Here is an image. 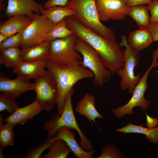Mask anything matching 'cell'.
Returning a JSON list of instances; mask_svg holds the SVG:
<instances>
[{"label": "cell", "mask_w": 158, "mask_h": 158, "mask_svg": "<svg viewBox=\"0 0 158 158\" xmlns=\"http://www.w3.org/2000/svg\"><path fill=\"white\" fill-rule=\"evenodd\" d=\"M64 20L68 28L77 37L87 42L98 52L112 75L123 68V51L115 40L106 38L84 26L74 16L67 17Z\"/></svg>", "instance_id": "obj_1"}, {"label": "cell", "mask_w": 158, "mask_h": 158, "mask_svg": "<svg viewBox=\"0 0 158 158\" xmlns=\"http://www.w3.org/2000/svg\"><path fill=\"white\" fill-rule=\"evenodd\" d=\"M47 71L56 92L58 113L62 114L67 96L78 81L94 77L93 73L81 65H61L46 59Z\"/></svg>", "instance_id": "obj_2"}, {"label": "cell", "mask_w": 158, "mask_h": 158, "mask_svg": "<svg viewBox=\"0 0 158 158\" xmlns=\"http://www.w3.org/2000/svg\"><path fill=\"white\" fill-rule=\"evenodd\" d=\"M65 6L74 11L75 17L84 26L106 38L116 40L114 31L102 24L99 20L96 0H69Z\"/></svg>", "instance_id": "obj_3"}, {"label": "cell", "mask_w": 158, "mask_h": 158, "mask_svg": "<svg viewBox=\"0 0 158 158\" xmlns=\"http://www.w3.org/2000/svg\"><path fill=\"white\" fill-rule=\"evenodd\" d=\"M74 93V90L73 88L67 96L61 114H56L52 118L44 123L43 128L47 131V138L56 134L62 126H65L75 129L80 138V146L85 150L90 151L93 149L92 142L83 133L75 116L71 101L72 97Z\"/></svg>", "instance_id": "obj_4"}, {"label": "cell", "mask_w": 158, "mask_h": 158, "mask_svg": "<svg viewBox=\"0 0 158 158\" xmlns=\"http://www.w3.org/2000/svg\"><path fill=\"white\" fill-rule=\"evenodd\" d=\"M75 50L83 57L81 66L88 68L94 74L92 82L95 86H102L112 75L106 66L98 52L84 40L76 37L74 45Z\"/></svg>", "instance_id": "obj_5"}, {"label": "cell", "mask_w": 158, "mask_h": 158, "mask_svg": "<svg viewBox=\"0 0 158 158\" xmlns=\"http://www.w3.org/2000/svg\"><path fill=\"white\" fill-rule=\"evenodd\" d=\"M120 45L124 46L125 49L123 51L124 64L123 68L118 70L116 73L121 78L119 83L121 89L128 90V93L132 95L137 84L141 77L140 74L135 75L134 70L139 64L140 54L131 47L128 44L126 36L122 35Z\"/></svg>", "instance_id": "obj_6"}, {"label": "cell", "mask_w": 158, "mask_h": 158, "mask_svg": "<svg viewBox=\"0 0 158 158\" xmlns=\"http://www.w3.org/2000/svg\"><path fill=\"white\" fill-rule=\"evenodd\" d=\"M76 36L74 33L65 38L51 42L48 59L61 65H81L82 57L74 49Z\"/></svg>", "instance_id": "obj_7"}, {"label": "cell", "mask_w": 158, "mask_h": 158, "mask_svg": "<svg viewBox=\"0 0 158 158\" xmlns=\"http://www.w3.org/2000/svg\"><path fill=\"white\" fill-rule=\"evenodd\" d=\"M157 60L155 57H153L150 66L141 77L135 86L132 96L129 101L126 104L112 109V113L117 118H120L126 114L132 115L133 109L136 106H138L143 111L149 108L150 102L145 98L144 95L148 87L147 79L149 74L153 68L157 66Z\"/></svg>", "instance_id": "obj_8"}, {"label": "cell", "mask_w": 158, "mask_h": 158, "mask_svg": "<svg viewBox=\"0 0 158 158\" xmlns=\"http://www.w3.org/2000/svg\"><path fill=\"white\" fill-rule=\"evenodd\" d=\"M55 24L44 16L35 14L31 23L24 30L20 45L22 49L39 45Z\"/></svg>", "instance_id": "obj_9"}, {"label": "cell", "mask_w": 158, "mask_h": 158, "mask_svg": "<svg viewBox=\"0 0 158 158\" xmlns=\"http://www.w3.org/2000/svg\"><path fill=\"white\" fill-rule=\"evenodd\" d=\"M35 80L36 99L45 110H51L57 105L56 92L47 71Z\"/></svg>", "instance_id": "obj_10"}, {"label": "cell", "mask_w": 158, "mask_h": 158, "mask_svg": "<svg viewBox=\"0 0 158 158\" xmlns=\"http://www.w3.org/2000/svg\"><path fill=\"white\" fill-rule=\"evenodd\" d=\"M126 3V0H96L100 20L106 21L110 19L114 20L124 19L131 8Z\"/></svg>", "instance_id": "obj_11"}, {"label": "cell", "mask_w": 158, "mask_h": 158, "mask_svg": "<svg viewBox=\"0 0 158 158\" xmlns=\"http://www.w3.org/2000/svg\"><path fill=\"white\" fill-rule=\"evenodd\" d=\"M13 80L0 73V91L9 95L16 98L30 90H34L35 84L30 82L28 77L18 74Z\"/></svg>", "instance_id": "obj_12"}, {"label": "cell", "mask_w": 158, "mask_h": 158, "mask_svg": "<svg viewBox=\"0 0 158 158\" xmlns=\"http://www.w3.org/2000/svg\"><path fill=\"white\" fill-rule=\"evenodd\" d=\"M5 13L9 18L17 15L27 16L32 19L35 14H40L44 8L35 0H7Z\"/></svg>", "instance_id": "obj_13"}, {"label": "cell", "mask_w": 158, "mask_h": 158, "mask_svg": "<svg viewBox=\"0 0 158 158\" xmlns=\"http://www.w3.org/2000/svg\"><path fill=\"white\" fill-rule=\"evenodd\" d=\"M44 109L42 106L35 100L32 103L25 107L18 108L13 114L4 119V122L16 126L18 124L23 125L29 120Z\"/></svg>", "instance_id": "obj_14"}, {"label": "cell", "mask_w": 158, "mask_h": 158, "mask_svg": "<svg viewBox=\"0 0 158 158\" xmlns=\"http://www.w3.org/2000/svg\"><path fill=\"white\" fill-rule=\"evenodd\" d=\"M73 129L65 126L61 127L56 133L57 138L63 139L66 142L76 157L94 158L95 150L93 149L90 151H85L83 150L75 139L76 133L73 131Z\"/></svg>", "instance_id": "obj_15"}, {"label": "cell", "mask_w": 158, "mask_h": 158, "mask_svg": "<svg viewBox=\"0 0 158 158\" xmlns=\"http://www.w3.org/2000/svg\"><path fill=\"white\" fill-rule=\"evenodd\" d=\"M95 103V96L90 93H86L78 102L75 109L76 112L86 117L93 126L92 121L98 126L95 121L96 118L102 119L104 118L97 110Z\"/></svg>", "instance_id": "obj_16"}, {"label": "cell", "mask_w": 158, "mask_h": 158, "mask_svg": "<svg viewBox=\"0 0 158 158\" xmlns=\"http://www.w3.org/2000/svg\"><path fill=\"white\" fill-rule=\"evenodd\" d=\"M32 20V19L26 15L14 16L1 22L0 33L10 37L24 30Z\"/></svg>", "instance_id": "obj_17"}, {"label": "cell", "mask_w": 158, "mask_h": 158, "mask_svg": "<svg viewBox=\"0 0 158 158\" xmlns=\"http://www.w3.org/2000/svg\"><path fill=\"white\" fill-rule=\"evenodd\" d=\"M46 59H40L31 62H20L13 69V73L21 74L29 79H34L43 75L46 72Z\"/></svg>", "instance_id": "obj_18"}, {"label": "cell", "mask_w": 158, "mask_h": 158, "mask_svg": "<svg viewBox=\"0 0 158 158\" xmlns=\"http://www.w3.org/2000/svg\"><path fill=\"white\" fill-rule=\"evenodd\" d=\"M127 41L131 48L139 52L148 47L153 42L147 28H140L130 33Z\"/></svg>", "instance_id": "obj_19"}, {"label": "cell", "mask_w": 158, "mask_h": 158, "mask_svg": "<svg viewBox=\"0 0 158 158\" xmlns=\"http://www.w3.org/2000/svg\"><path fill=\"white\" fill-rule=\"evenodd\" d=\"M50 42H44L39 45L21 49L22 61L31 62L48 59Z\"/></svg>", "instance_id": "obj_20"}, {"label": "cell", "mask_w": 158, "mask_h": 158, "mask_svg": "<svg viewBox=\"0 0 158 158\" xmlns=\"http://www.w3.org/2000/svg\"><path fill=\"white\" fill-rule=\"evenodd\" d=\"M118 132L124 133H139L145 135L147 139L150 143L158 144V126L153 128H146L142 125L137 126L129 123L121 128L116 129Z\"/></svg>", "instance_id": "obj_21"}, {"label": "cell", "mask_w": 158, "mask_h": 158, "mask_svg": "<svg viewBox=\"0 0 158 158\" xmlns=\"http://www.w3.org/2000/svg\"><path fill=\"white\" fill-rule=\"evenodd\" d=\"M40 13L49 19L55 24L63 20L65 18L75 16L76 12L73 10L66 6H56L47 9L43 8Z\"/></svg>", "instance_id": "obj_22"}, {"label": "cell", "mask_w": 158, "mask_h": 158, "mask_svg": "<svg viewBox=\"0 0 158 158\" xmlns=\"http://www.w3.org/2000/svg\"><path fill=\"white\" fill-rule=\"evenodd\" d=\"M147 6L139 5L131 7L128 15L136 22L140 28H147L150 23V17Z\"/></svg>", "instance_id": "obj_23"}, {"label": "cell", "mask_w": 158, "mask_h": 158, "mask_svg": "<svg viewBox=\"0 0 158 158\" xmlns=\"http://www.w3.org/2000/svg\"><path fill=\"white\" fill-rule=\"evenodd\" d=\"M21 50L11 48L0 50V63L14 69L22 61Z\"/></svg>", "instance_id": "obj_24"}, {"label": "cell", "mask_w": 158, "mask_h": 158, "mask_svg": "<svg viewBox=\"0 0 158 158\" xmlns=\"http://www.w3.org/2000/svg\"><path fill=\"white\" fill-rule=\"evenodd\" d=\"M72 151L66 142L57 138L52 145L48 152L41 155V158H66Z\"/></svg>", "instance_id": "obj_25"}, {"label": "cell", "mask_w": 158, "mask_h": 158, "mask_svg": "<svg viewBox=\"0 0 158 158\" xmlns=\"http://www.w3.org/2000/svg\"><path fill=\"white\" fill-rule=\"evenodd\" d=\"M73 33L67 27L64 19L55 24L47 34L44 42H50L57 39L67 37Z\"/></svg>", "instance_id": "obj_26"}, {"label": "cell", "mask_w": 158, "mask_h": 158, "mask_svg": "<svg viewBox=\"0 0 158 158\" xmlns=\"http://www.w3.org/2000/svg\"><path fill=\"white\" fill-rule=\"evenodd\" d=\"M14 124L6 123L0 127V150H3L8 146L13 145L14 133Z\"/></svg>", "instance_id": "obj_27"}, {"label": "cell", "mask_w": 158, "mask_h": 158, "mask_svg": "<svg viewBox=\"0 0 158 158\" xmlns=\"http://www.w3.org/2000/svg\"><path fill=\"white\" fill-rule=\"evenodd\" d=\"M57 138L56 133L47 138L39 146L29 150L23 158H40L43 152L47 149H49Z\"/></svg>", "instance_id": "obj_28"}, {"label": "cell", "mask_w": 158, "mask_h": 158, "mask_svg": "<svg viewBox=\"0 0 158 158\" xmlns=\"http://www.w3.org/2000/svg\"><path fill=\"white\" fill-rule=\"evenodd\" d=\"M20 107L15 101V98L7 93L1 92L0 95V111L4 110L11 114Z\"/></svg>", "instance_id": "obj_29"}, {"label": "cell", "mask_w": 158, "mask_h": 158, "mask_svg": "<svg viewBox=\"0 0 158 158\" xmlns=\"http://www.w3.org/2000/svg\"><path fill=\"white\" fill-rule=\"evenodd\" d=\"M123 154L116 147V145L111 143L102 147L101 155L97 158H124Z\"/></svg>", "instance_id": "obj_30"}, {"label": "cell", "mask_w": 158, "mask_h": 158, "mask_svg": "<svg viewBox=\"0 0 158 158\" xmlns=\"http://www.w3.org/2000/svg\"><path fill=\"white\" fill-rule=\"evenodd\" d=\"M24 30L8 37L5 40L0 43V50L11 48L19 47L23 40Z\"/></svg>", "instance_id": "obj_31"}, {"label": "cell", "mask_w": 158, "mask_h": 158, "mask_svg": "<svg viewBox=\"0 0 158 158\" xmlns=\"http://www.w3.org/2000/svg\"><path fill=\"white\" fill-rule=\"evenodd\" d=\"M147 6L151 14L150 23L158 22V0H153Z\"/></svg>", "instance_id": "obj_32"}, {"label": "cell", "mask_w": 158, "mask_h": 158, "mask_svg": "<svg viewBox=\"0 0 158 158\" xmlns=\"http://www.w3.org/2000/svg\"><path fill=\"white\" fill-rule=\"evenodd\" d=\"M69 0H48L43 6L44 9L56 6H65Z\"/></svg>", "instance_id": "obj_33"}, {"label": "cell", "mask_w": 158, "mask_h": 158, "mask_svg": "<svg viewBox=\"0 0 158 158\" xmlns=\"http://www.w3.org/2000/svg\"><path fill=\"white\" fill-rule=\"evenodd\" d=\"M147 28L152 35L153 42L158 41V22L150 23Z\"/></svg>", "instance_id": "obj_34"}, {"label": "cell", "mask_w": 158, "mask_h": 158, "mask_svg": "<svg viewBox=\"0 0 158 158\" xmlns=\"http://www.w3.org/2000/svg\"><path fill=\"white\" fill-rule=\"evenodd\" d=\"M126 5L130 7H133L136 6L144 5L149 4L153 1V0H126Z\"/></svg>", "instance_id": "obj_35"}, {"label": "cell", "mask_w": 158, "mask_h": 158, "mask_svg": "<svg viewBox=\"0 0 158 158\" xmlns=\"http://www.w3.org/2000/svg\"><path fill=\"white\" fill-rule=\"evenodd\" d=\"M147 123L146 126L148 128H153L157 127L158 124V120L155 118H153L149 116L146 113Z\"/></svg>", "instance_id": "obj_36"}, {"label": "cell", "mask_w": 158, "mask_h": 158, "mask_svg": "<svg viewBox=\"0 0 158 158\" xmlns=\"http://www.w3.org/2000/svg\"><path fill=\"white\" fill-rule=\"evenodd\" d=\"M8 37L5 34L0 33V43L6 39Z\"/></svg>", "instance_id": "obj_37"}, {"label": "cell", "mask_w": 158, "mask_h": 158, "mask_svg": "<svg viewBox=\"0 0 158 158\" xmlns=\"http://www.w3.org/2000/svg\"><path fill=\"white\" fill-rule=\"evenodd\" d=\"M5 0H0V11L2 12L5 8L6 6L4 3Z\"/></svg>", "instance_id": "obj_38"}, {"label": "cell", "mask_w": 158, "mask_h": 158, "mask_svg": "<svg viewBox=\"0 0 158 158\" xmlns=\"http://www.w3.org/2000/svg\"><path fill=\"white\" fill-rule=\"evenodd\" d=\"M152 57H154L157 60L158 59V47L153 52Z\"/></svg>", "instance_id": "obj_39"}, {"label": "cell", "mask_w": 158, "mask_h": 158, "mask_svg": "<svg viewBox=\"0 0 158 158\" xmlns=\"http://www.w3.org/2000/svg\"><path fill=\"white\" fill-rule=\"evenodd\" d=\"M4 119H3L1 115L0 114V127L3 125V122H4Z\"/></svg>", "instance_id": "obj_40"}, {"label": "cell", "mask_w": 158, "mask_h": 158, "mask_svg": "<svg viewBox=\"0 0 158 158\" xmlns=\"http://www.w3.org/2000/svg\"><path fill=\"white\" fill-rule=\"evenodd\" d=\"M3 150H0V158H4V153L2 151Z\"/></svg>", "instance_id": "obj_41"}, {"label": "cell", "mask_w": 158, "mask_h": 158, "mask_svg": "<svg viewBox=\"0 0 158 158\" xmlns=\"http://www.w3.org/2000/svg\"><path fill=\"white\" fill-rule=\"evenodd\" d=\"M157 66L158 67V66Z\"/></svg>", "instance_id": "obj_42"}]
</instances>
